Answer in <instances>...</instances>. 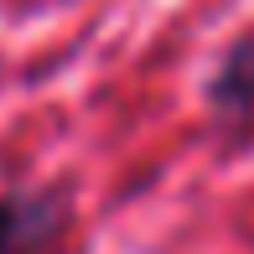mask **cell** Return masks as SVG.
Returning <instances> with one entry per match:
<instances>
[{
    "instance_id": "obj_1",
    "label": "cell",
    "mask_w": 254,
    "mask_h": 254,
    "mask_svg": "<svg viewBox=\"0 0 254 254\" xmlns=\"http://www.w3.org/2000/svg\"><path fill=\"white\" fill-rule=\"evenodd\" d=\"M73 228L78 207L63 182L0 192V254H67Z\"/></svg>"
},
{
    "instance_id": "obj_2",
    "label": "cell",
    "mask_w": 254,
    "mask_h": 254,
    "mask_svg": "<svg viewBox=\"0 0 254 254\" xmlns=\"http://www.w3.org/2000/svg\"><path fill=\"white\" fill-rule=\"evenodd\" d=\"M202 104H207V125H213L218 140L228 145L254 140V31H244L223 47V57L213 63V73L202 83Z\"/></svg>"
}]
</instances>
